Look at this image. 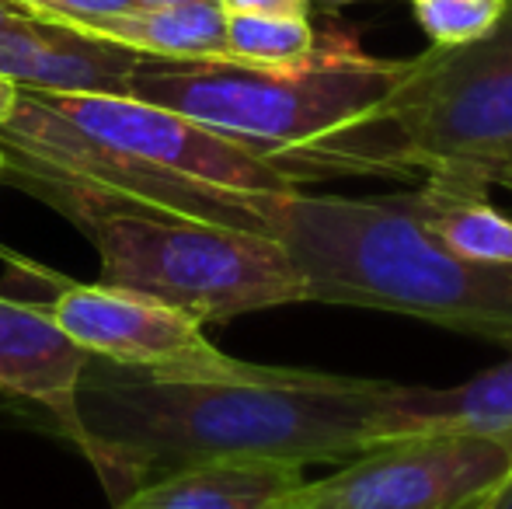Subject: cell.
Listing matches in <instances>:
<instances>
[{"label": "cell", "instance_id": "14", "mask_svg": "<svg viewBox=\"0 0 512 509\" xmlns=\"http://www.w3.org/2000/svg\"><path fill=\"white\" fill-rule=\"evenodd\" d=\"M391 199L450 255L512 269V217L492 203V192L422 182Z\"/></svg>", "mask_w": 512, "mask_h": 509}, {"label": "cell", "instance_id": "17", "mask_svg": "<svg viewBox=\"0 0 512 509\" xmlns=\"http://www.w3.org/2000/svg\"><path fill=\"white\" fill-rule=\"evenodd\" d=\"M136 0H53L46 11L49 21H63V25H77V21L108 18V14L133 11Z\"/></svg>", "mask_w": 512, "mask_h": 509}, {"label": "cell", "instance_id": "9", "mask_svg": "<svg viewBox=\"0 0 512 509\" xmlns=\"http://www.w3.org/2000/svg\"><path fill=\"white\" fill-rule=\"evenodd\" d=\"M140 53L63 21L25 18L0 28V77L14 88L60 95H129Z\"/></svg>", "mask_w": 512, "mask_h": 509}, {"label": "cell", "instance_id": "4", "mask_svg": "<svg viewBox=\"0 0 512 509\" xmlns=\"http://www.w3.org/2000/svg\"><path fill=\"white\" fill-rule=\"evenodd\" d=\"M276 238L307 304L370 307L512 349V269L450 255L394 203L345 196L283 199Z\"/></svg>", "mask_w": 512, "mask_h": 509}, {"label": "cell", "instance_id": "20", "mask_svg": "<svg viewBox=\"0 0 512 509\" xmlns=\"http://www.w3.org/2000/svg\"><path fill=\"white\" fill-rule=\"evenodd\" d=\"M14 98H18V88H14V84L7 81V77H0V123H4V119L11 116Z\"/></svg>", "mask_w": 512, "mask_h": 509}, {"label": "cell", "instance_id": "2", "mask_svg": "<svg viewBox=\"0 0 512 509\" xmlns=\"http://www.w3.org/2000/svg\"><path fill=\"white\" fill-rule=\"evenodd\" d=\"M408 60L370 56L349 35H324L300 63L140 56L129 95L213 129L293 185L342 175H398L387 102Z\"/></svg>", "mask_w": 512, "mask_h": 509}, {"label": "cell", "instance_id": "1", "mask_svg": "<svg viewBox=\"0 0 512 509\" xmlns=\"http://www.w3.org/2000/svg\"><path fill=\"white\" fill-rule=\"evenodd\" d=\"M394 381L262 367L220 353L182 367H119L88 356L77 422L112 503L209 461L345 464L387 440Z\"/></svg>", "mask_w": 512, "mask_h": 509}, {"label": "cell", "instance_id": "15", "mask_svg": "<svg viewBox=\"0 0 512 509\" xmlns=\"http://www.w3.org/2000/svg\"><path fill=\"white\" fill-rule=\"evenodd\" d=\"M321 35L307 14H241L227 11V60L255 67H286L307 60Z\"/></svg>", "mask_w": 512, "mask_h": 509}, {"label": "cell", "instance_id": "23", "mask_svg": "<svg viewBox=\"0 0 512 509\" xmlns=\"http://www.w3.org/2000/svg\"><path fill=\"white\" fill-rule=\"evenodd\" d=\"M171 4H192V0H136V7H171Z\"/></svg>", "mask_w": 512, "mask_h": 509}, {"label": "cell", "instance_id": "13", "mask_svg": "<svg viewBox=\"0 0 512 509\" xmlns=\"http://www.w3.org/2000/svg\"><path fill=\"white\" fill-rule=\"evenodd\" d=\"M70 28L157 60H227V11L220 0L133 7L108 18L77 21Z\"/></svg>", "mask_w": 512, "mask_h": 509}, {"label": "cell", "instance_id": "18", "mask_svg": "<svg viewBox=\"0 0 512 509\" xmlns=\"http://www.w3.org/2000/svg\"><path fill=\"white\" fill-rule=\"evenodd\" d=\"M223 11L241 14H307L310 0H220Z\"/></svg>", "mask_w": 512, "mask_h": 509}, {"label": "cell", "instance_id": "16", "mask_svg": "<svg viewBox=\"0 0 512 509\" xmlns=\"http://www.w3.org/2000/svg\"><path fill=\"white\" fill-rule=\"evenodd\" d=\"M411 7L432 46H464L492 32L506 0H411Z\"/></svg>", "mask_w": 512, "mask_h": 509}, {"label": "cell", "instance_id": "7", "mask_svg": "<svg viewBox=\"0 0 512 509\" xmlns=\"http://www.w3.org/2000/svg\"><path fill=\"white\" fill-rule=\"evenodd\" d=\"M512 478V433H411L307 482L310 509H464Z\"/></svg>", "mask_w": 512, "mask_h": 509}, {"label": "cell", "instance_id": "5", "mask_svg": "<svg viewBox=\"0 0 512 509\" xmlns=\"http://www.w3.org/2000/svg\"><path fill=\"white\" fill-rule=\"evenodd\" d=\"M7 185L42 199L98 252V283L223 325L241 314L307 304L304 279L272 234L133 203L32 168H0Z\"/></svg>", "mask_w": 512, "mask_h": 509}, {"label": "cell", "instance_id": "19", "mask_svg": "<svg viewBox=\"0 0 512 509\" xmlns=\"http://www.w3.org/2000/svg\"><path fill=\"white\" fill-rule=\"evenodd\" d=\"M25 18H39V14H28V11H21L18 4H7V0H0V28L18 25V21H25Z\"/></svg>", "mask_w": 512, "mask_h": 509}, {"label": "cell", "instance_id": "25", "mask_svg": "<svg viewBox=\"0 0 512 509\" xmlns=\"http://www.w3.org/2000/svg\"><path fill=\"white\" fill-rule=\"evenodd\" d=\"M310 4H321V7H345V4H363V0H310Z\"/></svg>", "mask_w": 512, "mask_h": 509}, {"label": "cell", "instance_id": "6", "mask_svg": "<svg viewBox=\"0 0 512 509\" xmlns=\"http://www.w3.org/2000/svg\"><path fill=\"white\" fill-rule=\"evenodd\" d=\"M387 129L398 175L512 192V0L481 39L411 56Z\"/></svg>", "mask_w": 512, "mask_h": 509}, {"label": "cell", "instance_id": "21", "mask_svg": "<svg viewBox=\"0 0 512 509\" xmlns=\"http://www.w3.org/2000/svg\"><path fill=\"white\" fill-rule=\"evenodd\" d=\"M7 4H18L21 11L39 14V18H46V11H49V4H53V0H7Z\"/></svg>", "mask_w": 512, "mask_h": 509}, {"label": "cell", "instance_id": "11", "mask_svg": "<svg viewBox=\"0 0 512 509\" xmlns=\"http://www.w3.org/2000/svg\"><path fill=\"white\" fill-rule=\"evenodd\" d=\"M304 468L272 461H209L133 489L112 509H297Z\"/></svg>", "mask_w": 512, "mask_h": 509}, {"label": "cell", "instance_id": "3", "mask_svg": "<svg viewBox=\"0 0 512 509\" xmlns=\"http://www.w3.org/2000/svg\"><path fill=\"white\" fill-rule=\"evenodd\" d=\"M0 168L46 171L272 238L283 199L300 189L213 129L133 95L18 88L0 123Z\"/></svg>", "mask_w": 512, "mask_h": 509}, {"label": "cell", "instance_id": "26", "mask_svg": "<svg viewBox=\"0 0 512 509\" xmlns=\"http://www.w3.org/2000/svg\"><path fill=\"white\" fill-rule=\"evenodd\" d=\"M297 509H310V506H304V496H300V503H297Z\"/></svg>", "mask_w": 512, "mask_h": 509}, {"label": "cell", "instance_id": "12", "mask_svg": "<svg viewBox=\"0 0 512 509\" xmlns=\"http://www.w3.org/2000/svg\"><path fill=\"white\" fill-rule=\"evenodd\" d=\"M411 433H512V356L464 384H394L387 440Z\"/></svg>", "mask_w": 512, "mask_h": 509}, {"label": "cell", "instance_id": "8", "mask_svg": "<svg viewBox=\"0 0 512 509\" xmlns=\"http://www.w3.org/2000/svg\"><path fill=\"white\" fill-rule=\"evenodd\" d=\"M46 307L84 353L119 367H182L220 356L189 314L105 283H70Z\"/></svg>", "mask_w": 512, "mask_h": 509}, {"label": "cell", "instance_id": "24", "mask_svg": "<svg viewBox=\"0 0 512 509\" xmlns=\"http://www.w3.org/2000/svg\"><path fill=\"white\" fill-rule=\"evenodd\" d=\"M499 492H502V489H499ZM499 492H492V496L478 499V503H471V506H464V509H492V506H495V496H499Z\"/></svg>", "mask_w": 512, "mask_h": 509}, {"label": "cell", "instance_id": "22", "mask_svg": "<svg viewBox=\"0 0 512 509\" xmlns=\"http://www.w3.org/2000/svg\"><path fill=\"white\" fill-rule=\"evenodd\" d=\"M492 509H512V478L506 485H502V492L495 496V506Z\"/></svg>", "mask_w": 512, "mask_h": 509}, {"label": "cell", "instance_id": "10", "mask_svg": "<svg viewBox=\"0 0 512 509\" xmlns=\"http://www.w3.org/2000/svg\"><path fill=\"white\" fill-rule=\"evenodd\" d=\"M88 353L56 325L46 304L0 293V391L46 408L67 440L81 443L77 384Z\"/></svg>", "mask_w": 512, "mask_h": 509}]
</instances>
